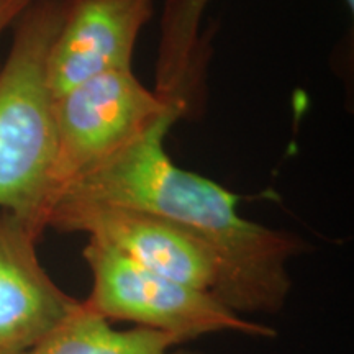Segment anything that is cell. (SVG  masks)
Returning a JSON list of instances; mask_svg holds the SVG:
<instances>
[{"label": "cell", "instance_id": "6da1fadb", "mask_svg": "<svg viewBox=\"0 0 354 354\" xmlns=\"http://www.w3.org/2000/svg\"><path fill=\"white\" fill-rule=\"evenodd\" d=\"M189 107L172 109L138 141L69 184L55 203L125 207L169 221L218 259L221 304L241 317L276 315L292 290L290 261L304 254L308 243L245 218L238 212L240 196L172 161L166 136Z\"/></svg>", "mask_w": 354, "mask_h": 354}, {"label": "cell", "instance_id": "7a4b0ae2", "mask_svg": "<svg viewBox=\"0 0 354 354\" xmlns=\"http://www.w3.org/2000/svg\"><path fill=\"white\" fill-rule=\"evenodd\" d=\"M63 13L64 0H33L13 25L10 51L0 66V212L41 233L56 149L48 56Z\"/></svg>", "mask_w": 354, "mask_h": 354}, {"label": "cell", "instance_id": "3957f363", "mask_svg": "<svg viewBox=\"0 0 354 354\" xmlns=\"http://www.w3.org/2000/svg\"><path fill=\"white\" fill-rule=\"evenodd\" d=\"M184 104H192V95L159 94L133 69L100 74L61 95L55 104L56 149L48 214L69 184L122 153Z\"/></svg>", "mask_w": 354, "mask_h": 354}, {"label": "cell", "instance_id": "277c9868", "mask_svg": "<svg viewBox=\"0 0 354 354\" xmlns=\"http://www.w3.org/2000/svg\"><path fill=\"white\" fill-rule=\"evenodd\" d=\"M82 258L92 276L84 302L109 322H130L183 343L223 331L263 339L277 336L269 325L238 315L209 292L149 271L105 243L87 238Z\"/></svg>", "mask_w": 354, "mask_h": 354}, {"label": "cell", "instance_id": "5b68a950", "mask_svg": "<svg viewBox=\"0 0 354 354\" xmlns=\"http://www.w3.org/2000/svg\"><path fill=\"white\" fill-rule=\"evenodd\" d=\"M46 228L87 234L149 271L220 300L223 272L218 259L197 238L159 216L125 207L57 202L48 214Z\"/></svg>", "mask_w": 354, "mask_h": 354}, {"label": "cell", "instance_id": "8992f818", "mask_svg": "<svg viewBox=\"0 0 354 354\" xmlns=\"http://www.w3.org/2000/svg\"><path fill=\"white\" fill-rule=\"evenodd\" d=\"M156 0H64V13L48 56L55 100L88 79L131 69L136 41Z\"/></svg>", "mask_w": 354, "mask_h": 354}, {"label": "cell", "instance_id": "52a82bcc", "mask_svg": "<svg viewBox=\"0 0 354 354\" xmlns=\"http://www.w3.org/2000/svg\"><path fill=\"white\" fill-rule=\"evenodd\" d=\"M41 234L20 216L0 212V354H25L79 302L39 263Z\"/></svg>", "mask_w": 354, "mask_h": 354}, {"label": "cell", "instance_id": "ba28073f", "mask_svg": "<svg viewBox=\"0 0 354 354\" xmlns=\"http://www.w3.org/2000/svg\"><path fill=\"white\" fill-rule=\"evenodd\" d=\"M174 335L141 328L118 330L79 300L71 313L25 354H202L185 351Z\"/></svg>", "mask_w": 354, "mask_h": 354}, {"label": "cell", "instance_id": "9c48e42d", "mask_svg": "<svg viewBox=\"0 0 354 354\" xmlns=\"http://www.w3.org/2000/svg\"><path fill=\"white\" fill-rule=\"evenodd\" d=\"M210 0H166L159 25L156 87L162 95L192 94L203 73V13Z\"/></svg>", "mask_w": 354, "mask_h": 354}, {"label": "cell", "instance_id": "30bf717a", "mask_svg": "<svg viewBox=\"0 0 354 354\" xmlns=\"http://www.w3.org/2000/svg\"><path fill=\"white\" fill-rule=\"evenodd\" d=\"M32 2L33 0H0V37L7 28L15 25V21Z\"/></svg>", "mask_w": 354, "mask_h": 354}, {"label": "cell", "instance_id": "8fae6325", "mask_svg": "<svg viewBox=\"0 0 354 354\" xmlns=\"http://www.w3.org/2000/svg\"><path fill=\"white\" fill-rule=\"evenodd\" d=\"M344 2V6H346V8L349 10V13H351V17H353V13H354V0H343Z\"/></svg>", "mask_w": 354, "mask_h": 354}]
</instances>
